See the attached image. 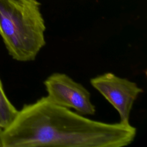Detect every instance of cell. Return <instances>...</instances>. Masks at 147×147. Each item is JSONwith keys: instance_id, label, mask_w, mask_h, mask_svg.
<instances>
[{"instance_id": "obj_1", "label": "cell", "mask_w": 147, "mask_h": 147, "mask_svg": "<svg viewBox=\"0 0 147 147\" xmlns=\"http://www.w3.org/2000/svg\"><path fill=\"white\" fill-rule=\"evenodd\" d=\"M136 133L130 123L93 120L45 96L18 110L2 130L1 142L2 147H123Z\"/></svg>"}, {"instance_id": "obj_2", "label": "cell", "mask_w": 147, "mask_h": 147, "mask_svg": "<svg viewBox=\"0 0 147 147\" xmlns=\"http://www.w3.org/2000/svg\"><path fill=\"white\" fill-rule=\"evenodd\" d=\"M36 0H0V36L14 60L33 61L45 46V21Z\"/></svg>"}, {"instance_id": "obj_3", "label": "cell", "mask_w": 147, "mask_h": 147, "mask_svg": "<svg viewBox=\"0 0 147 147\" xmlns=\"http://www.w3.org/2000/svg\"><path fill=\"white\" fill-rule=\"evenodd\" d=\"M90 84L117 111L122 123H130V115L135 100L143 90L134 82L106 72L90 79Z\"/></svg>"}, {"instance_id": "obj_4", "label": "cell", "mask_w": 147, "mask_h": 147, "mask_svg": "<svg viewBox=\"0 0 147 147\" xmlns=\"http://www.w3.org/2000/svg\"><path fill=\"white\" fill-rule=\"evenodd\" d=\"M47 96L55 103L74 109L82 115H94L96 110L90 92L80 83L64 73L55 72L44 81Z\"/></svg>"}, {"instance_id": "obj_5", "label": "cell", "mask_w": 147, "mask_h": 147, "mask_svg": "<svg viewBox=\"0 0 147 147\" xmlns=\"http://www.w3.org/2000/svg\"><path fill=\"white\" fill-rule=\"evenodd\" d=\"M18 111L6 95L0 80V127L2 130L11 123Z\"/></svg>"}, {"instance_id": "obj_6", "label": "cell", "mask_w": 147, "mask_h": 147, "mask_svg": "<svg viewBox=\"0 0 147 147\" xmlns=\"http://www.w3.org/2000/svg\"><path fill=\"white\" fill-rule=\"evenodd\" d=\"M2 129L0 127V147H2V142H1V133Z\"/></svg>"}]
</instances>
